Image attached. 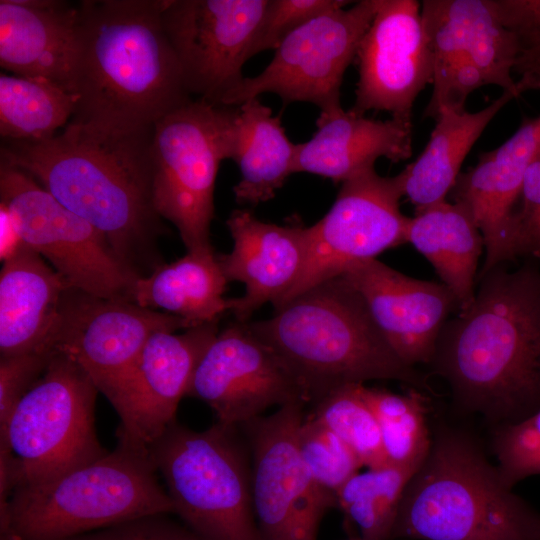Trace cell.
<instances>
[{
  "label": "cell",
  "mask_w": 540,
  "mask_h": 540,
  "mask_svg": "<svg viewBox=\"0 0 540 540\" xmlns=\"http://www.w3.org/2000/svg\"><path fill=\"white\" fill-rule=\"evenodd\" d=\"M152 131L70 121L45 140L2 139L0 160L96 228L126 270L142 278L165 264L159 245L167 229L153 200Z\"/></svg>",
  "instance_id": "obj_1"
},
{
  "label": "cell",
  "mask_w": 540,
  "mask_h": 540,
  "mask_svg": "<svg viewBox=\"0 0 540 540\" xmlns=\"http://www.w3.org/2000/svg\"><path fill=\"white\" fill-rule=\"evenodd\" d=\"M477 284L472 304L443 326L428 365L458 408L496 428L540 409V271L500 264Z\"/></svg>",
  "instance_id": "obj_2"
},
{
  "label": "cell",
  "mask_w": 540,
  "mask_h": 540,
  "mask_svg": "<svg viewBox=\"0 0 540 540\" xmlns=\"http://www.w3.org/2000/svg\"><path fill=\"white\" fill-rule=\"evenodd\" d=\"M164 0L78 3L70 121L134 132L191 101L162 23Z\"/></svg>",
  "instance_id": "obj_3"
},
{
  "label": "cell",
  "mask_w": 540,
  "mask_h": 540,
  "mask_svg": "<svg viewBox=\"0 0 540 540\" xmlns=\"http://www.w3.org/2000/svg\"><path fill=\"white\" fill-rule=\"evenodd\" d=\"M250 329L286 363L307 403L369 380H394L433 392L427 377L387 342L362 296L341 275L274 308Z\"/></svg>",
  "instance_id": "obj_4"
},
{
  "label": "cell",
  "mask_w": 540,
  "mask_h": 540,
  "mask_svg": "<svg viewBox=\"0 0 540 540\" xmlns=\"http://www.w3.org/2000/svg\"><path fill=\"white\" fill-rule=\"evenodd\" d=\"M540 540V513L463 431L440 427L409 480L392 539Z\"/></svg>",
  "instance_id": "obj_5"
},
{
  "label": "cell",
  "mask_w": 540,
  "mask_h": 540,
  "mask_svg": "<svg viewBox=\"0 0 540 540\" xmlns=\"http://www.w3.org/2000/svg\"><path fill=\"white\" fill-rule=\"evenodd\" d=\"M148 447L117 437L100 458L38 485L16 488L0 506V540H64L117 523L174 513Z\"/></svg>",
  "instance_id": "obj_6"
},
{
  "label": "cell",
  "mask_w": 540,
  "mask_h": 540,
  "mask_svg": "<svg viewBox=\"0 0 540 540\" xmlns=\"http://www.w3.org/2000/svg\"><path fill=\"white\" fill-rule=\"evenodd\" d=\"M237 428L217 421L195 431L175 420L148 446L174 513L202 540H261Z\"/></svg>",
  "instance_id": "obj_7"
},
{
  "label": "cell",
  "mask_w": 540,
  "mask_h": 540,
  "mask_svg": "<svg viewBox=\"0 0 540 540\" xmlns=\"http://www.w3.org/2000/svg\"><path fill=\"white\" fill-rule=\"evenodd\" d=\"M98 392L76 361L54 354L0 429V442L12 452L16 488L49 482L108 452L96 435Z\"/></svg>",
  "instance_id": "obj_8"
},
{
  "label": "cell",
  "mask_w": 540,
  "mask_h": 540,
  "mask_svg": "<svg viewBox=\"0 0 540 540\" xmlns=\"http://www.w3.org/2000/svg\"><path fill=\"white\" fill-rule=\"evenodd\" d=\"M233 108L192 99L153 126L154 205L176 227L187 251L212 246L215 182L229 156Z\"/></svg>",
  "instance_id": "obj_9"
},
{
  "label": "cell",
  "mask_w": 540,
  "mask_h": 540,
  "mask_svg": "<svg viewBox=\"0 0 540 540\" xmlns=\"http://www.w3.org/2000/svg\"><path fill=\"white\" fill-rule=\"evenodd\" d=\"M0 204L8 209L24 243L71 286L99 297L132 301L136 278L106 238L28 173L1 160Z\"/></svg>",
  "instance_id": "obj_10"
},
{
  "label": "cell",
  "mask_w": 540,
  "mask_h": 540,
  "mask_svg": "<svg viewBox=\"0 0 540 540\" xmlns=\"http://www.w3.org/2000/svg\"><path fill=\"white\" fill-rule=\"evenodd\" d=\"M377 6L378 0H361L300 26L282 40L266 68L254 77H244L222 105L237 106L274 93L285 105L308 102L322 114L341 109L344 73L356 58Z\"/></svg>",
  "instance_id": "obj_11"
},
{
  "label": "cell",
  "mask_w": 540,
  "mask_h": 540,
  "mask_svg": "<svg viewBox=\"0 0 540 540\" xmlns=\"http://www.w3.org/2000/svg\"><path fill=\"white\" fill-rule=\"evenodd\" d=\"M305 404L291 402L239 426L252 455V502L261 540H316L325 512L336 506L299 451Z\"/></svg>",
  "instance_id": "obj_12"
},
{
  "label": "cell",
  "mask_w": 540,
  "mask_h": 540,
  "mask_svg": "<svg viewBox=\"0 0 540 540\" xmlns=\"http://www.w3.org/2000/svg\"><path fill=\"white\" fill-rule=\"evenodd\" d=\"M402 197L401 173L383 177L372 168L342 182L330 210L307 228L305 268L276 307L340 276L354 263L376 259L382 252L406 243L410 217L400 209Z\"/></svg>",
  "instance_id": "obj_13"
},
{
  "label": "cell",
  "mask_w": 540,
  "mask_h": 540,
  "mask_svg": "<svg viewBox=\"0 0 540 540\" xmlns=\"http://www.w3.org/2000/svg\"><path fill=\"white\" fill-rule=\"evenodd\" d=\"M268 0H164L162 23L184 86L194 99L223 106L244 78Z\"/></svg>",
  "instance_id": "obj_14"
},
{
  "label": "cell",
  "mask_w": 540,
  "mask_h": 540,
  "mask_svg": "<svg viewBox=\"0 0 540 540\" xmlns=\"http://www.w3.org/2000/svg\"><path fill=\"white\" fill-rule=\"evenodd\" d=\"M195 326L130 300L99 297L70 285L61 302L49 349L76 361L107 397L153 334Z\"/></svg>",
  "instance_id": "obj_15"
},
{
  "label": "cell",
  "mask_w": 540,
  "mask_h": 540,
  "mask_svg": "<svg viewBox=\"0 0 540 540\" xmlns=\"http://www.w3.org/2000/svg\"><path fill=\"white\" fill-rule=\"evenodd\" d=\"M187 396L205 402L218 422L241 426L271 406L307 404L282 358L249 327L235 321L218 332L194 371Z\"/></svg>",
  "instance_id": "obj_16"
},
{
  "label": "cell",
  "mask_w": 540,
  "mask_h": 540,
  "mask_svg": "<svg viewBox=\"0 0 540 540\" xmlns=\"http://www.w3.org/2000/svg\"><path fill=\"white\" fill-rule=\"evenodd\" d=\"M420 7L415 0H378L356 54L359 78L351 112L386 111L412 123L414 101L433 76Z\"/></svg>",
  "instance_id": "obj_17"
},
{
  "label": "cell",
  "mask_w": 540,
  "mask_h": 540,
  "mask_svg": "<svg viewBox=\"0 0 540 540\" xmlns=\"http://www.w3.org/2000/svg\"><path fill=\"white\" fill-rule=\"evenodd\" d=\"M218 322L182 333L159 331L106 397L120 417L117 437L149 446L176 420L202 355L218 334Z\"/></svg>",
  "instance_id": "obj_18"
},
{
  "label": "cell",
  "mask_w": 540,
  "mask_h": 540,
  "mask_svg": "<svg viewBox=\"0 0 540 540\" xmlns=\"http://www.w3.org/2000/svg\"><path fill=\"white\" fill-rule=\"evenodd\" d=\"M341 276L362 296L379 330L408 365L429 364L438 336L459 304L442 282L407 276L377 259Z\"/></svg>",
  "instance_id": "obj_19"
},
{
  "label": "cell",
  "mask_w": 540,
  "mask_h": 540,
  "mask_svg": "<svg viewBox=\"0 0 540 540\" xmlns=\"http://www.w3.org/2000/svg\"><path fill=\"white\" fill-rule=\"evenodd\" d=\"M540 153V116L526 119L499 147L485 152L460 173L450 194L462 205L484 239L485 258L478 276L514 259L511 234L525 175ZM477 276V277H478Z\"/></svg>",
  "instance_id": "obj_20"
},
{
  "label": "cell",
  "mask_w": 540,
  "mask_h": 540,
  "mask_svg": "<svg viewBox=\"0 0 540 540\" xmlns=\"http://www.w3.org/2000/svg\"><path fill=\"white\" fill-rule=\"evenodd\" d=\"M226 224L233 249L218 259L228 282L245 285L243 296L230 298V311L236 321L248 322L265 303L276 307L299 280L307 261L308 227L264 222L247 209L233 210Z\"/></svg>",
  "instance_id": "obj_21"
},
{
  "label": "cell",
  "mask_w": 540,
  "mask_h": 540,
  "mask_svg": "<svg viewBox=\"0 0 540 540\" xmlns=\"http://www.w3.org/2000/svg\"><path fill=\"white\" fill-rule=\"evenodd\" d=\"M78 26V3L1 0V67L14 75L49 81L73 94Z\"/></svg>",
  "instance_id": "obj_22"
},
{
  "label": "cell",
  "mask_w": 540,
  "mask_h": 540,
  "mask_svg": "<svg viewBox=\"0 0 540 540\" xmlns=\"http://www.w3.org/2000/svg\"><path fill=\"white\" fill-rule=\"evenodd\" d=\"M421 20L433 65L466 58L482 72L486 85L517 97L523 92L512 78L518 38L501 21L495 0H424Z\"/></svg>",
  "instance_id": "obj_23"
},
{
  "label": "cell",
  "mask_w": 540,
  "mask_h": 540,
  "mask_svg": "<svg viewBox=\"0 0 540 540\" xmlns=\"http://www.w3.org/2000/svg\"><path fill=\"white\" fill-rule=\"evenodd\" d=\"M316 126L311 139L297 144L295 173L342 183L375 168L379 158L398 163L412 155V123L375 120L341 108L320 113Z\"/></svg>",
  "instance_id": "obj_24"
},
{
  "label": "cell",
  "mask_w": 540,
  "mask_h": 540,
  "mask_svg": "<svg viewBox=\"0 0 540 540\" xmlns=\"http://www.w3.org/2000/svg\"><path fill=\"white\" fill-rule=\"evenodd\" d=\"M69 286L27 245L3 262L0 272L1 356L52 352L49 342Z\"/></svg>",
  "instance_id": "obj_25"
},
{
  "label": "cell",
  "mask_w": 540,
  "mask_h": 540,
  "mask_svg": "<svg viewBox=\"0 0 540 540\" xmlns=\"http://www.w3.org/2000/svg\"><path fill=\"white\" fill-rule=\"evenodd\" d=\"M297 144L287 136L279 116L252 98L234 106L229 129V156L239 167L233 187L240 204L257 205L275 196L295 173Z\"/></svg>",
  "instance_id": "obj_26"
},
{
  "label": "cell",
  "mask_w": 540,
  "mask_h": 540,
  "mask_svg": "<svg viewBox=\"0 0 540 540\" xmlns=\"http://www.w3.org/2000/svg\"><path fill=\"white\" fill-rule=\"evenodd\" d=\"M517 96L503 91L477 112L442 110L422 153L400 173L403 192L415 212L446 200L475 142L498 112Z\"/></svg>",
  "instance_id": "obj_27"
},
{
  "label": "cell",
  "mask_w": 540,
  "mask_h": 540,
  "mask_svg": "<svg viewBox=\"0 0 540 540\" xmlns=\"http://www.w3.org/2000/svg\"><path fill=\"white\" fill-rule=\"evenodd\" d=\"M406 243L433 266L441 282L453 293L459 311L473 302L483 236L467 210L443 200L409 218Z\"/></svg>",
  "instance_id": "obj_28"
},
{
  "label": "cell",
  "mask_w": 540,
  "mask_h": 540,
  "mask_svg": "<svg viewBox=\"0 0 540 540\" xmlns=\"http://www.w3.org/2000/svg\"><path fill=\"white\" fill-rule=\"evenodd\" d=\"M228 283L213 247L165 263L147 277L136 278L131 291L136 304L169 313L195 325L218 322L230 311L224 298Z\"/></svg>",
  "instance_id": "obj_29"
},
{
  "label": "cell",
  "mask_w": 540,
  "mask_h": 540,
  "mask_svg": "<svg viewBox=\"0 0 540 540\" xmlns=\"http://www.w3.org/2000/svg\"><path fill=\"white\" fill-rule=\"evenodd\" d=\"M75 96L42 79L0 75V135L3 140L41 141L72 119Z\"/></svg>",
  "instance_id": "obj_30"
},
{
  "label": "cell",
  "mask_w": 540,
  "mask_h": 540,
  "mask_svg": "<svg viewBox=\"0 0 540 540\" xmlns=\"http://www.w3.org/2000/svg\"><path fill=\"white\" fill-rule=\"evenodd\" d=\"M418 468L393 465L367 468L340 488L337 507L362 540H392L405 488Z\"/></svg>",
  "instance_id": "obj_31"
},
{
  "label": "cell",
  "mask_w": 540,
  "mask_h": 540,
  "mask_svg": "<svg viewBox=\"0 0 540 540\" xmlns=\"http://www.w3.org/2000/svg\"><path fill=\"white\" fill-rule=\"evenodd\" d=\"M361 392L378 421L386 465L418 468L432 445L424 392L397 394L364 384Z\"/></svg>",
  "instance_id": "obj_32"
},
{
  "label": "cell",
  "mask_w": 540,
  "mask_h": 540,
  "mask_svg": "<svg viewBox=\"0 0 540 540\" xmlns=\"http://www.w3.org/2000/svg\"><path fill=\"white\" fill-rule=\"evenodd\" d=\"M349 384L336 388L314 403L309 414L343 440L363 466L386 465L378 421L365 401L361 386Z\"/></svg>",
  "instance_id": "obj_33"
},
{
  "label": "cell",
  "mask_w": 540,
  "mask_h": 540,
  "mask_svg": "<svg viewBox=\"0 0 540 540\" xmlns=\"http://www.w3.org/2000/svg\"><path fill=\"white\" fill-rule=\"evenodd\" d=\"M298 446L312 479L337 506L338 491L359 472L362 462L343 440L310 415L300 425Z\"/></svg>",
  "instance_id": "obj_34"
},
{
  "label": "cell",
  "mask_w": 540,
  "mask_h": 540,
  "mask_svg": "<svg viewBox=\"0 0 540 540\" xmlns=\"http://www.w3.org/2000/svg\"><path fill=\"white\" fill-rule=\"evenodd\" d=\"M492 450L504 484L540 475V409L513 424L494 428Z\"/></svg>",
  "instance_id": "obj_35"
},
{
  "label": "cell",
  "mask_w": 540,
  "mask_h": 540,
  "mask_svg": "<svg viewBox=\"0 0 540 540\" xmlns=\"http://www.w3.org/2000/svg\"><path fill=\"white\" fill-rule=\"evenodd\" d=\"M503 24L519 42L514 70L524 91L540 89V0H495Z\"/></svg>",
  "instance_id": "obj_36"
},
{
  "label": "cell",
  "mask_w": 540,
  "mask_h": 540,
  "mask_svg": "<svg viewBox=\"0 0 540 540\" xmlns=\"http://www.w3.org/2000/svg\"><path fill=\"white\" fill-rule=\"evenodd\" d=\"M349 3L344 0H268L250 46V58L265 50L276 49L300 26Z\"/></svg>",
  "instance_id": "obj_37"
},
{
  "label": "cell",
  "mask_w": 540,
  "mask_h": 540,
  "mask_svg": "<svg viewBox=\"0 0 540 540\" xmlns=\"http://www.w3.org/2000/svg\"><path fill=\"white\" fill-rule=\"evenodd\" d=\"M433 90L424 117L435 119L442 110L463 111L468 96L486 85L479 68L466 58L433 65Z\"/></svg>",
  "instance_id": "obj_38"
},
{
  "label": "cell",
  "mask_w": 540,
  "mask_h": 540,
  "mask_svg": "<svg viewBox=\"0 0 540 540\" xmlns=\"http://www.w3.org/2000/svg\"><path fill=\"white\" fill-rule=\"evenodd\" d=\"M53 352H26L0 357V429L9 419L22 397L42 376Z\"/></svg>",
  "instance_id": "obj_39"
},
{
  "label": "cell",
  "mask_w": 540,
  "mask_h": 540,
  "mask_svg": "<svg viewBox=\"0 0 540 540\" xmlns=\"http://www.w3.org/2000/svg\"><path fill=\"white\" fill-rule=\"evenodd\" d=\"M511 244L514 259L527 255L540 261V153L525 175L520 206L513 217Z\"/></svg>",
  "instance_id": "obj_40"
},
{
  "label": "cell",
  "mask_w": 540,
  "mask_h": 540,
  "mask_svg": "<svg viewBox=\"0 0 540 540\" xmlns=\"http://www.w3.org/2000/svg\"><path fill=\"white\" fill-rule=\"evenodd\" d=\"M64 540H202L168 514H154L117 523Z\"/></svg>",
  "instance_id": "obj_41"
},
{
  "label": "cell",
  "mask_w": 540,
  "mask_h": 540,
  "mask_svg": "<svg viewBox=\"0 0 540 540\" xmlns=\"http://www.w3.org/2000/svg\"><path fill=\"white\" fill-rule=\"evenodd\" d=\"M25 245L8 209L0 204V259L2 263L13 257Z\"/></svg>",
  "instance_id": "obj_42"
}]
</instances>
